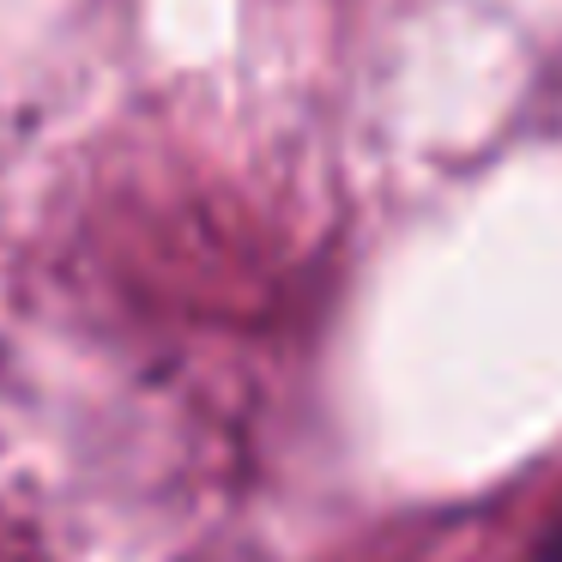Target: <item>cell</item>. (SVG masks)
<instances>
[{
  "instance_id": "1",
  "label": "cell",
  "mask_w": 562,
  "mask_h": 562,
  "mask_svg": "<svg viewBox=\"0 0 562 562\" xmlns=\"http://www.w3.org/2000/svg\"><path fill=\"white\" fill-rule=\"evenodd\" d=\"M538 562H562V532H557V544H550V550H544V557H538Z\"/></svg>"
}]
</instances>
